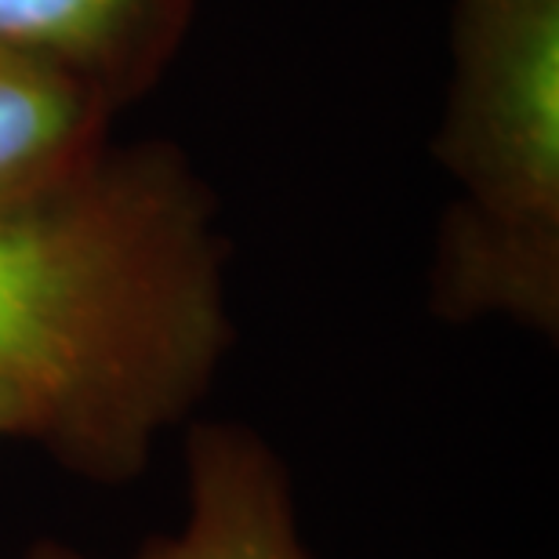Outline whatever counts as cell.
<instances>
[{"mask_svg":"<svg viewBox=\"0 0 559 559\" xmlns=\"http://www.w3.org/2000/svg\"><path fill=\"white\" fill-rule=\"evenodd\" d=\"M229 342L215 197L171 142H114L0 207V389L73 476H142Z\"/></svg>","mask_w":559,"mask_h":559,"instance_id":"obj_1","label":"cell"},{"mask_svg":"<svg viewBox=\"0 0 559 559\" xmlns=\"http://www.w3.org/2000/svg\"><path fill=\"white\" fill-rule=\"evenodd\" d=\"M436 156L457 182L432 254L440 317L559 328V0H457Z\"/></svg>","mask_w":559,"mask_h":559,"instance_id":"obj_2","label":"cell"},{"mask_svg":"<svg viewBox=\"0 0 559 559\" xmlns=\"http://www.w3.org/2000/svg\"><path fill=\"white\" fill-rule=\"evenodd\" d=\"M22 559L95 556L48 538ZM128 559H309L284 462L243 425H197L186 443L182 523Z\"/></svg>","mask_w":559,"mask_h":559,"instance_id":"obj_3","label":"cell"},{"mask_svg":"<svg viewBox=\"0 0 559 559\" xmlns=\"http://www.w3.org/2000/svg\"><path fill=\"white\" fill-rule=\"evenodd\" d=\"M197 0H0V59L92 87L124 109L175 62Z\"/></svg>","mask_w":559,"mask_h":559,"instance_id":"obj_4","label":"cell"},{"mask_svg":"<svg viewBox=\"0 0 559 559\" xmlns=\"http://www.w3.org/2000/svg\"><path fill=\"white\" fill-rule=\"evenodd\" d=\"M109 106L92 87L0 59V207L59 186L114 145Z\"/></svg>","mask_w":559,"mask_h":559,"instance_id":"obj_5","label":"cell"},{"mask_svg":"<svg viewBox=\"0 0 559 559\" xmlns=\"http://www.w3.org/2000/svg\"><path fill=\"white\" fill-rule=\"evenodd\" d=\"M0 440H26V415L8 389H0Z\"/></svg>","mask_w":559,"mask_h":559,"instance_id":"obj_6","label":"cell"}]
</instances>
